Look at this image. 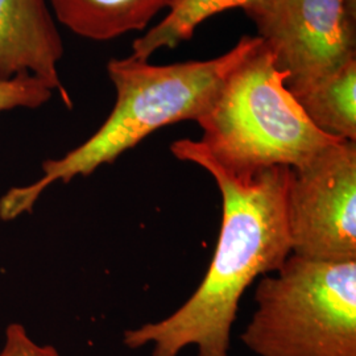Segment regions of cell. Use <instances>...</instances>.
Masks as SVG:
<instances>
[{"mask_svg": "<svg viewBox=\"0 0 356 356\" xmlns=\"http://www.w3.org/2000/svg\"><path fill=\"white\" fill-rule=\"evenodd\" d=\"M181 161L201 166L222 195L216 254L198 289L166 318L124 332L128 348L152 344V356H178L197 346L198 356H229V334L244 291L257 276L276 272L292 254L285 216L289 166L235 175L219 165L200 140L170 145Z\"/></svg>", "mask_w": 356, "mask_h": 356, "instance_id": "1", "label": "cell"}, {"mask_svg": "<svg viewBox=\"0 0 356 356\" xmlns=\"http://www.w3.org/2000/svg\"><path fill=\"white\" fill-rule=\"evenodd\" d=\"M261 44L244 36L231 51L207 61L151 65L135 57L111 60L108 76L116 102L107 120L89 140L64 157L42 163L36 182L17 186L0 198V218L13 220L31 213L41 194L54 182H70L111 164L159 128L198 120L207 111L226 76Z\"/></svg>", "mask_w": 356, "mask_h": 356, "instance_id": "2", "label": "cell"}, {"mask_svg": "<svg viewBox=\"0 0 356 356\" xmlns=\"http://www.w3.org/2000/svg\"><path fill=\"white\" fill-rule=\"evenodd\" d=\"M288 74L261 44L226 76L197 123L207 153L235 175L302 165L334 143L314 127L289 90Z\"/></svg>", "mask_w": 356, "mask_h": 356, "instance_id": "3", "label": "cell"}, {"mask_svg": "<svg viewBox=\"0 0 356 356\" xmlns=\"http://www.w3.org/2000/svg\"><path fill=\"white\" fill-rule=\"evenodd\" d=\"M241 335L259 356H356V261L289 254L254 292Z\"/></svg>", "mask_w": 356, "mask_h": 356, "instance_id": "4", "label": "cell"}, {"mask_svg": "<svg viewBox=\"0 0 356 356\" xmlns=\"http://www.w3.org/2000/svg\"><path fill=\"white\" fill-rule=\"evenodd\" d=\"M285 216L293 254L356 261V141H334L289 168Z\"/></svg>", "mask_w": 356, "mask_h": 356, "instance_id": "5", "label": "cell"}, {"mask_svg": "<svg viewBox=\"0 0 356 356\" xmlns=\"http://www.w3.org/2000/svg\"><path fill=\"white\" fill-rule=\"evenodd\" d=\"M288 89L356 60V0H261L243 10Z\"/></svg>", "mask_w": 356, "mask_h": 356, "instance_id": "6", "label": "cell"}, {"mask_svg": "<svg viewBox=\"0 0 356 356\" xmlns=\"http://www.w3.org/2000/svg\"><path fill=\"white\" fill-rule=\"evenodd\" d=\"M63 38L47 0H0V79L31 74L72 102L58 76Z\"/></svg>", "mask_w": 356, "mask_h": 356, "instance_id": "7", "label": "cell"}, {"mask_svg": "<svg viewBox=\"0 0 356 356\" xmlns=\"http://www.w3.org/2000/svg\"><path fill=\"white\" fill-rule=\"evenodd\" d=\"M288 90L322 134L335 140L356 141V60Z\"/></svg>", "mask_w": 356, "mask_h": 356, "instance_id": "8", "label": "cell"}, {"mask_svg": "<svg viewBox=\"0 0 356 356\" xmlns=\"http://www.w3.org/2000/svg\"><path fill=\"white\" fill-rule=\"evenodd\" d=\"M60 23L82 38L107 41L143 31L168 0H47Z\"/></svg>", "mask_w": 356, "mask_h": 356, "instance_id": "9", "label": "cell"}, {"mask_svg": "<svg viewBox=\"0 0 356 356\" xmlns=\"http://www.w3.org/2000/svg\"><path fill=\"white\" fill-rule=\"evenodd\" d=\"M261 0H168L169 13L132 45V57L148 61L161 48H175L188 41L195 28L216 13L235 7L247 8Z\"/></svg>", "mask_w": 356, "mask_h": 356, "instance_id": "10", "label": "cell"}, {"mask_svg": "<svg viewBox=\"0 0 356 356\" xmlns=\"http://www.w3.org/2000/svg\"><path fill=\"white\" fill-rule=\"evenodd\" d=\"M51 95L53 90L38 76L19 74L0 79V113L15 108H38Z\"/></svg>", "mask_w": 356, "mask_h": 356, "instance_id": "11", "label": "cell"}, {"mask_svg": "<svg viewBox=\"0 0 356 356\" xmlns=\"http://www.w3.org/2000/svg\"><path fill=\"white\" fill-rule=\"evenodd\" d=\"M0 356H60L53 346L36 343L20 323H11L6 330V343Z\"/></svg>", "mask_w": 356, "mask_h": 356, "instance_id": "12", "label": "cell"}]
</instances>
